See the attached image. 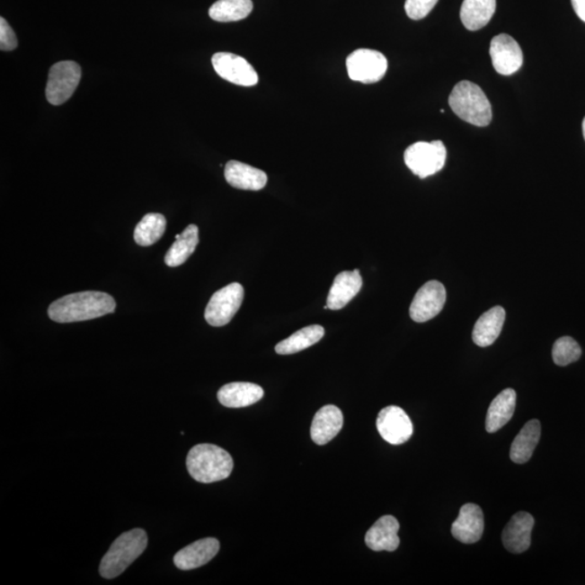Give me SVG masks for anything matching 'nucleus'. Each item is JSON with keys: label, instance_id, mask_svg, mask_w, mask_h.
Instances as JSON below:
<instances>
[{"label": "nucleus", "instance_id": "obj_1", "mask_svg": "<svg viewBox=\"0 0 585 585\" xmlns=\"http://www.w3.org/2000/svg\"><path fill=\"white\" fill-rule=\"evenodd\" d=\"M115 299L103 292L86 291L66 295L49 306V315L58 324L81 323L113 314Z\"/></svg>", "mask_w": 585, "mask_h": 585}, {"label": "nucleus", "instance_id": "obj_2", "mask_svg": "<svg viewBox=\"0 0 585 585\" xmlns=\"http://www.w3.org/2000/svg\"><path fill=\"white\" fill-rule=\"evenodd\" d=\"M187 468L194 481L212 483L224 481L231 475L234 460L223 448L201 444L189 451Z\"/></svg>", "mask_w": 585, "mask_h": 585}, {"label": "nucleus", "instance_id": "obj_3", "mask_svg": "<svg viewBox=\"0 0 585 585\" xmlns=\"http://www.w3.org/2000/svg\"><path fill=\"white\" fill-rule=\"evenodd\" d=\"M453 112L465 122L486 128L492 120V107L483 89L468 81L457 83L449 97Z\"/></svg>", "mask_w": 585, "mask_h": 585}, {"label": "nucleus", "instance_id": "obj_4", "mask_svg": "<svg viewBox=\"0 0 585 585\" xmlns=\"http://www.w3.org/2000/svg\"><path fill=\"white\" fill-rule=\"evenodd\" d=\"M147 536L144 529L124 532L111 545L100 563L99 572L104 579L122 574L146 549Z\"/></svg>", "mask_w": 585, "mask_h": 585}, {"label": "nucleus", "instance_id": "obj_5", "mask_svg": "<svg viewBox=\"0 0 585 585\" xmlns=\"http://www.w3.org/2000/svg\"><path fill=\"white\" fill-rule=\"evenodd\" d=\"M446 160L447 149L444 142L440 140L416 142L404 152L405 165L421 179L440 172L446 164Z\"/></svg>", "mask_w": 585, "mask_h": 585}, {"label": "nucleus", "instance_id": "obj_6", "mask_svg": "<svg viewBox=\"0 0 585 585\" xmlns=\"http://www.w3.org/2000/svg\"><path fill=\"white\" fill-rule=\"evenodd\" d=\"M82 78V68L74 61L58 62L49 71L46 97L52 105L67 102L76 91Z\"/></svg>", "mask_w": 585, "mask_h": 585}, {"label": "nucleus", "instance_id": "obj_7", "mask_svg": "<svg viewBox=\"0 0 585 585\" xmlns=\"http://www.w3.org/2000/svg\"><path fill=\"white\" fill-rule=\"evenodd\" d=\"M244 298L240 283H231L214 293L205 309V320L212 326H224L234 319Z\"/></svg>", "mask_w": 585, "mask_h": 585}, {"label": "nucleus", "instance_id": "obj_8", "mask_svg": "<svg viewBox=\"0 0 585 585\" xmlns=\"http://www.w3.org/2000/svg\"><path fill=\"white\" fill-rule=\"evenodd\" d=\"M350 80L362 84H374L382 80L387 72L388 62L382 52L372 49H358L346 60Z\"/></svg>", "mask_w": 585, "mask_h": 585}, {"label": "nucleus", "instance_id": "obj_9", "mask_svg": "<svg viewBox=\"0 0 585 585\" xmlns=\"http://www.w3.org/2000/svg\"><path fill=\"white\" fill-rule=\"evenodd\" d=\"M447 292L444 284L430 281L421 287L410 306V317L415 323L423 324L439 315L446 304Z\"/></svg>", "mask_w": 585, "mask_h": 585}, {"label": "nucleus", "instance_id": "obj_10", "mask_svg": "<svg viewBox=\"0 0 585 585\" xmlns=\"http://www.w3.org/2000/svg\"><path fill=\"white\" fill-rule=\"evenodd\" d=\"M212 63L216 73L235 85L251 87L257 85L260 81L255 68L240 56L218 52L213 56Z\"/></svg>", "mask_w": 585, "mask_h": 585}, {"label": "nucleus", "instance_id": "obj_11", "mask_svg": "<svg viewBox=\"0 0 585 585\" xmlns=\"http://www.w3.org/2000/svg\"><path fill=\"white\" fill-rule=\"evenodd\" d=\"M377 427L379 435L390 445H403L413 435L412 421L397 405H389L378 413Z\"/></svg>", "mask_w": 585, "mask_h": 585}, {"label": "nucleus", "instance_id": "obj_12", "mask_svg": "<svg viewBox=\"0 0 585 585\" xmlns=\"http://www.w3.org/2000/svg\"><path fill=\"white\" fill-rule=\"evenodd\" d=\"M490 57H492L494 70L501 75H512L518 72L524 62L523 51L513 37L508 34H500L493 37L490 44Z\"/></svg>", "mask_w": 585, "mask_h": 585}, {"label": "nucleus", "instance_id": "obj_13", "mask_svg": "<svg viewBox=\"0 0 585 585\" xmlns=\"http://www.w3.org/2000/svg\"><path fill=\"white\" fill-rule=\"evenodd\" d=\"M483 529V510L478 505L473 503L462 506L460 515L451 527L452 536L465 545H473L481 540Z\"/></svg>", "mask_w": 585, "mask_h": 585}, {"label": "nucleus", "instance_id": "obj_14", "mask_svg": "<svg viewBox=\"0 0 585 585\" xmlns=\"http://www.w3.org/2000/svg\"><path fill=\"white\" fill-rule=\"evenodd\" d=\"M219 549L220 543L217 539L205 537V539L183 547L173 556V563L181 571H192V569L207 565L217 555Z\"/></svg>", "mask_w": 585, "mask_h": 585}, {"label": "nucleus", "instance_id": "obj_15", "mask_svg": "<svg viewBox=\"0 0 585 585\" xmlns=\"http://www.w3.org/2000/svg\"><path fill=\"white\" fill-rule=\"evenodd\" d=\"M534 526L535 519L529 513H516L503 530L502 541L505 549L513 554H520L528 550Z\"/></svg>", "mask_w": 585, "mask_h": 585}, {"label": "nucleus", "instance_id": "obj_16", "mask_svg": "<svg viewBox=\"0 0 585 585\" xmlns=\"http://www.w3.org/2000/svg\"><path fill=\"white\" fill-rule=\"evenodd\" d=\"M344 425V415L335 405H324L315 413L311 425V439L318 446L329 444L334 439Z\"/></svg>", "mask_w": 585, "mask_h": 585}, {"label": "nucleus", "instance_id": "obj_17", "mask_svg": "<svg viewBox=\"0 0 585 585\" xmlns=\"http://www.w3.org/2000/svg\"><path fill=\"white\" fill-rule=\"evenodd\" d=\"M399 528L398 520L394 516H383L367 532L366 543L368 549L376 552L396 551L400 545Z\"/></svg>", "mask_w": 585, "mask_h": 585}, {"label": "nucleus", "instance_id": "obj_18", "mask_svg": "<svg viewBox=\"0 0 585 585\" xmlns=\"http://www.w3.org/2000/svg\"><path fill=\"white\" fill-rule=\"evenodd\" d=\"M225 178L231 187L260 191L266 187L268 176L258 168L238 161H229L225 166Z\"/></svg>", "mask_w": 585, "mask_h": 585}, {"label": "nucleus", "instance_id": "obj_19", "mask_svg": "<svg viewBox=\"0 0 585 585\" xmlns=\"http://www.w3.org/2000/svg\"><path fill=\"white\" fill-rule=\"evenodd\" d=\"M362 288L359 269L354 271H342L334 279L326 305L331 310L344 308L350 300L357 297Z\"/></svg>", "mask_w": 585, "mask_h": 585}, {"label": "nucleus", "instance_id": "obj_20", "mask_svg": "<svg viewBox=\"0 0 585 585\" xmlns=\"http://www.w3.org/2000/svg\"><path fill=\"white\" fill-rule=\"evenodd\" d=\"M263 397L260 385L236 382L225 385L218 390L219 403L226 408H245L254 404Z\"/></svg>", "mask_w": 585, "mask_h": 585}, {"label": "nucleus", "instance_id": "obj_21", "mask_svg": "<svg viewBox=\"0 0 585 585\" xmlns=\"http://www.w3.org/2000/svg\"><path fill=\"white\" fill-rule=\"evenodd\" d=\"M516 398H518V394L515 390L508 388L493 399L487 412L486 430L488 433H495L512 420L516 408Z\"/></svg>", "mask_w": 585, "mask_h": 585}, {"label": "nucleus", "instance_id": "obj_22", "mask_svg": "<svg viewBox=\"0 0 585 585\" xmlns=\"http://www.w3.org/2000/svg\"><path fill=\"white\" fill-rule=\"evenodd\" d=\"M505 310L500 306L484 313L473 330V341L479 347L492 345L502 332Z\"/></svg>", "mask_w": 585, "mask_h": 585}, {"label": "nucleus", "instance_id": "obj_23", "mask_svg": "<svg viewBox=\"0 0 585 585\" xmlns=\"http://www.w3.org/2000/svg\"><path fill=\"white\" fill-rule=\"evenodd\" d=\"M541 436V424L537 420H531L527 423L519 434L516 436L510 456L514 463L524 464L528 462L539 444Z\"/></svg>", "mask_w": 585, "mask_h": 585}, {"label": "nucleus", "instance_id": "obj_24", "mask_svg": "<svg viewBox=\"0 0 585 585\" xmlns=\"http://www.w3.org/2000/svg\"><path fill=\"white\" fill-rule=\"evenodd\" d=\"M497 0H464L460 17L468 31H478L492 19Z\"/></svg>", "mask_w": 585, "mask_h": 585}, {"label": "nucleus", "instance_id": "obj_25", "mask_svg": "<svg viewBox=\"0 0 585 585\" xmlns=\"http://www.w3.org/2000/svg\"><path fill=\"white\" fill-rule=\"evenodd\" d=\"M175 239L176 241L173 242L165 255L166 265L173 268L183 265L197 249L199 244L198 226H188L182 235H176Z\"/></svg>", "mask_w": 585, "mask_h": 585}, {"label": "nucleus", "instance_id": "obj_26", "mask_svg": "<svg viewBox=\"0 0 585 585\" xmlns=\"http://www.w3.org/2000/svg\"><path fill=\"white\" fill-rule=\"evenodd\" d=\"M324 336V326L309 325L306 328L295 332L294 334L288 337L276 346L278 355H293L297 352L307 350V348L317 344Z\"/></svg>", "mask_w": 585, "mask_h": 585}, {"label": "nucleus", "instance_id": "obj_27", "mask_svg": "<svg viewBox=\"0 0 585 585\" xmlns=\"http://www.w3.org/2000/svg\"><path fill=\"white\" fill-rule=\"evenodd\" d=\"M252 0H218L209 8V17L217 22H235L249 17Z\"/></svg>", "mask_w": 585, "mask_h": 585}, {"label": "nucleus", "instance_id": "obj_28", "mask_svg": "<svg viewBox=\"0 0 585 585\" xmlns=\"http://www.w3.org/2000/svg\"><path fill=\"white\" fill-rule=\"evenodd\" d=\"M166 230V218L157 213L145 216L137 225L134 232L136 244L140 246H151L159 241Z\"/></svg>", "mask_w": 585, "mask_h": 585}, {"label": "nucleus", "instance_id": "obj_29", "mask_svg": "<svg viewBox=\"0 0 585 585\" xmlns=\"http://www.w3.org/2000/svg\"><path fill=\"white\" fill-rule=\"evenodd\" d=\"M581 355V347L569 336L561 337L553 346V360H554L555 365L560 367L572 365V362L578 361Z\"/></svg>", "mask_w": 585, "mask_h": 585}, {"label": "nucleus", "instance_id": "obj_30", "mask_svg": "<svg viewBox=\"0 0 585 585\" xmlns=\"http://www.w3.org/2000/svg\"><path fill=\"white\" fill-rule=\"evenodd\" d=\"M439 0H405L404 9L410 19L418 21L430 14Z\"/></svg>", "mask_w": 585, "mask_h": 585}, {"label": "nucleus", "instance_id": "obj_31", "mask_svg": "<svg viewBox=\"0 0 585 585\" xmlns=\"http://www.w3.org/2000/svg\"><path fill=\"white\" fill-rule=\"evenodd\" d=\"M17 36L4 18H0V49L3 51H12L17 49Z\"/></svg>", "mask_w": 585, "mask_h": 585}, {"label": "nucleus", "instance_id": "obj_32", "mask_svg": "<svg viewBox=\"0 0 585 585\" xmlns=\"http://www.w3.org/2000/svg\"><path fill=\"white\" fill-rule=\"evenodd\" d=\"M574 13L585 22V0H572Z\"/></svg>", "mask_w": 585, "mask_h": 585}, {"label": "nucleus", "instance_id": "obj_33", "mask_svg": "<svg viewBox=\"0 0 585 585\" xmlns=\"http://www.w3.org/2000/svg\"><path fill=\"white\" fill-rule=\"evenodd\" d=\"M582 131H583V137H584V139H585V118H584L583 123H582Z\"/></svg>", "mask_w": 585, "mask_h": 585}]
</instances>
